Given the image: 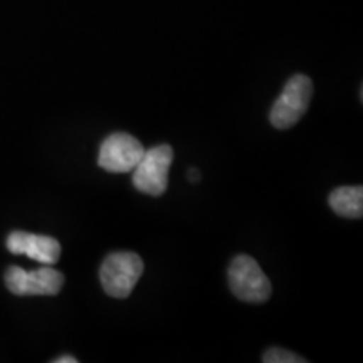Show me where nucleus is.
<instances>
[{"instance_id":"obj_4","label":"nucleus","mask_w":363,"mask_h":363,"mask_svg":"<svg viewBox=\"0 0 363 363\" xmlns=\"http://www.w3.org/2000/svg\"><path fill=\"white\" fill-rule=\"evenodd\" d=\"M174 162L170 145H158L145 150L142 160L133 170V185L138 192L160 197L169 187V170Z\"/></svg>"},{"instance_id":"obj_5","label":"nucleus","mask_w":363,"mask_h":363,"mask_svg":"<svg viewBox=\"0 0 363 363\" xmlns=\"http://www.w3.org/2000/svg\"><path fill=\"white\" fill-rule=\"evenodd\" d=\"M6 284L17 296H54L62 289L65 276L49 266L34 271L11 266L6 272Z\"/></svg>"},{"instance_id":"obj_9","label":"nucleus","mask_w":363,"mask_h":363,"mask_svg":"<svg viewBox=\"0 0 363 363\" xmlns=\"http://www.w3.org/2000/svg\"><path fill=\"white\" fill-rule=\"evenodd\" d=\"M262 362L266 363H306V358L296 355V353L283 350V348H269L264 355Z\"/></svg>"},{"instance_id":"obj_6","label":"nucleus","mask_w":363,"mask_h":363,"mask_svg":"<svg viewBox=\"0 0 363 363\" xmlns=\"http://www.w3.org/2000/svg\"><path fill=\"white\" fill-rule=\"evenodd\" d=\"M143 153V145L135 136L113 133L99 147L98 165L111 174H126L138 165Z\"/></svg>"},{"instance_id":"obj_7","label":"nucleus","mask_w":363,"mask_h":363,"mask_svg":"<svg viewBox=\"0 0 363 363\" xmlns=\"http://www.w3.org/2000/svg\"><path fill=\"white\" fill-rule=\"evenodd\" d=\"M7 249L12 254H24L40 264L52 266L61 257V244L49 235H38L16 230L7 238Z\"/></svg>"},{"instance_id":"obj_2","label":"nucleus","mask_w":363,"mask_h":363,"mask_svg":"<svg viewBox=\"0 0 363 363\" xmlns=\"http://www.w3.org/2000/svg\"><path fill=\"white\" fill-rule=\"evenodd\" d=\"M229 286L235 298L246 303H266L272 286L261 266L247 254L235 256L229 266Z\"/></svg>"},{"instance_id":"obj_11","label":"nucleus","mask_w":363,"mask_h":363,"mask_svg":"<svg viewBox=\"0 0 363 363\" xmlns=\"http://www.w3.org/2000/svg\"><path fill=\"white\" fill-rule=\"evenodd\" d=\"M189 180L192 182V184H195V182L201 180V174H199V170L190 169V170H189Z\"/></svg>"},{"instance_id":"obj_1","label":"nucleus","mask_w":363,"mask_h":363,"mask_svg":"<svg viewBox=\"0 0 363 363\" xmlns=\"http://www.w3.org/2000/svg\"><path fill=\"white\" fill-rule=\"evenodd\" d=\"M143 274V261L136 252H111L103 261L99 281L104 293L116 299L128 298Z\"/></svg>"},{"instance_id":"obj_8","label":"nucleus","mask_w":363,"mask_h":363,"mask_svg":"<svg viewBox=\"0 0 363 363\" xmlns=\"http://www.w3.org/2000/svg\"><path fill=\"white\" fill-rule=\"evenodd\" d=\"M330 207L335 214L347 219H362L363 216V187H338L330 194Z\"/></svg>"},{"instance_id":"obj_10","label":"nucleus","mask_w":363,"mask_h":363,"mask_svg":"<svg viewBox=\"0 0 363 363\" xmlns=\"http://www.w3.org/2000/svg\"><path fill=\"white\" fill-rule=\"evenodd\" d=\"M54 363H78V358L76 357H71V355H62L56 358V360H52Z\"/></svg>"},{"instance_id":"obj_3","label":"nucleus","mask_w":363,"mask_h":363,"mask_svg":"<svg viewBox=\"0 0 363 363\" xmlns=\"http://www.w3.org/2000/svg\"><path fill=\"white\" fill-rule=\"evenodd\" d=\"M313 96V81L305 74H296L288 81L283 93L272 104L269 120L278 130L291 128L301 120Z\"/></svg>"}]
</instances>
